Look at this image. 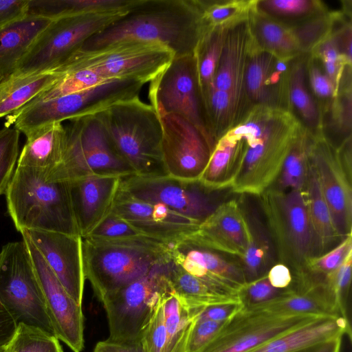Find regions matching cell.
Segmentation results:
<instances>
[{
    "mask_svg": "<svg viewBox=\"0 0 352 352\" xmlns=\"http://www.w3.org/2000/svg\"><path fill=\"white\" fill-rule=\"evenodd\" d=\"M130 8L86 12L54 19L39 35L10 77L56 69L80 50L88 38L122 17Z\"/></svg>",
    "mask_w": 352,
    "mask_h": 352,
    "instance_id": "cell-9",
    "label": "cell"
},
{
    "mask_svg": "<svg viewBox=\"0 0 352 352\" xmlns=\"http://www.w3.org/2000/svg\"><path fill=\"white\" fill-rule=\"evenodd\" d=\"M17 329L14 319L0 303V347L8 346Z\"/></svg>",
    "mask_w": 352,
    "mask_h": 352,
    "instance_id": "cell-58",
    "label": "cell"
},
{
    "mask_svg": "<svg viewBox=\"0 0 352 352\" xmlns=\"http://www.w3.org/2000/svg\"><path fill=\"white\" fill-rule=\"evenodd\" d=\"M302 124L289 111L252 107L228 133L243 144L232 192L259 196L278 179L292 142Z\"/></svg>",
    "mask_w": 352,
    "mask_h": 352,
    "instance_id": "cell-2",
    "label": "cell"
},
{
    "mask_svg": "<svg viewBox=\"0 0 352 352\" xmlns=\"http://www.w3.org/2000/svg\"><path fill=\"white\" fill-rule=\"evenodd\" d=\"M107 81L110 80H106L88 69L65 72L64 75L51 88L41 93L31 101L46 100L58 98Z\"/></svg>",
    "mask_w": 352,
    "mask_h": 352,
    "instance_id": "cell-45",
    "label": "cell"
},
{
    "mask_svg": "<svg viewBox=\"0 0 352 352\" xmlns=\"http://www.w3.org/2000/svg\"><path fill=\"white\" fill-rule=\"evenodd\" d=\"M45 174L44 170L16 166L5 194L16 230L80 235L69 182H50Z\"/></svg>",
    "mask_w": 352,
    "mask_h": 352,
    "instance_id": "cell-3",
    "label": "cell"
},
{
    "mask_svg": "<svg viewBox=\"0 0 352 352\" xmlns=\"http://www.w3.org/2000/svg\"><path fill=\"white\" fill-rule=\"evenodd\" d=\"M251 230L252 240L240 258L247 283L265 274L271 267L272 258L269 239L260 231H254L252 228Z\"/></svg>",
    "mask_w": 352,
    "mask_h": 352,
    "instance_id": "cell-44",
    "label": "cell"
},
{
    "mask_svg": "<svg viewBox=\"0 0 352 352\" xmlns=\"http://www.w3.org/2000/svg\"><path fill=\"white\" fill-rule=\"evenodd\" d=\"M258 197L279 262L292 275L305 271L307 261L314 256V240L304 189L272 186Z\"/></svg>",
    "mask_w": 352,
    "mask_h": 352,
    "instance_id": "cell-7",
    "label": "cell"
},
{
    "mask_svg": "<svg viewBox=\"0 0 352 352\" xmlns=\"http://www.w3.org/2000/svg\"><path fill=\"white\" fill-rule=\"evenodd\" d=\"M8 352H63L59 340L36 327L19 324Z\"/></svg>",
    "mask_w": 352,
    "mask_h": 352,
    "instance_id": "cell-43",
    "label": "cell"
},
{
    "mask_svg": "<svg viewBox=\"0 0 352 352\" xmlns=\"http://www.w3.org/2000/svg\"><path fill=\"white\" fill-rule=\"evenodd\" d=\"M307 79L310 91L322 113L329 107L338 91L324 73L320 61L308 54L306 65Z\"/></svg>",
    "mask_w": 352,
    "mask_h": 352,
    "instance_id": "cell-47",
    "label": "cell"
},
{
    "mask_svg": "<svg viewBox=\"0 0 352 352\" xmlns=\"http://www.w3.org/2000/svg\"><path fill=\"white\" fill-rule=\"evenodd\" d=\"M30 0H0V30L28 14Z\"/></svg>",
    "mask_w": 352,
    "mask_h": 352,
    "instance_id": "cell-54",
    "label": "cell"
},
{
    "mask_svg": "<svg viewBox=\"0 0 352 352\" xmlns=\"http://www.w3.org/2000/svg\"><path fill=\"white\" fill-rule=\"evenodd\" d=\"M157 43L122 41L93 50H78L58 67L65 72L88 69L106 80L133 79L150 82L174 58Z\"/></svg>",
    "mask_w": 352,
    "mask_h": 352,
    "instance_id": "cell-10",
    "label": "cell"
},
{
    "mask_svg": "<svg viewBox=\"0 0 352 352\" xmlns=\"http://www.w3.org/2000/svg\"><path fill=\"white\" fill-rule=\"evenodd\" d=\"M8 346L0 347V352H8Z\"/></svg>",
    "mask_w": 352,
    "mask_h": 352,
    "instance_id": "cell-60",
    "label": "cell"
},
{
    "mask_svg": "<svg viewBox=\"0 0 352 352\" xmlns=\"http://www.w3.org/2000/svg\"><path fill=\"white\" fill-rule=\"evenodd\" d=\"M352 273V250L340 265L325 276V280L332 291L341 316L350 321L348 313V298L350 293Z\"/></svg>",
    "mask_w": 352,
    "mask_h": 352,
    "instance_id": "cell-50",
    "label": "cell"
},
{
    "mask_svg": "<svg viewBox=\"0 0 352 352\" xmlns=\"http://www.w3.org/2000/svg\"><path fill=\"white\" fill-rule=\"evenodd\" d=\"M65 74L54 69L31 75L12 76L0 83V118L23 107L51 88Z\"/></svg>",
    "mask_w": 352,
    "mask_h": 352,
    "instance_id": "cell-33",
    "label": "cell"
},
{
    "mask_svg": "<svg viewBox=\"0 0 352 352\" xmlns=\"http://www.w3.org/2000/svg\"><path fill=\"white\" fill-rule=\"evenodd\" d=\"M342 337H338L318 344L302 352H340Z\"/></svg>",
    "mask_w": 352,
    "mask_h": 352,
    "instance_id": "cell-59",
    "label": "cell"
},
{
    "mask_svg": "<svg viewBox=\"0 0 352 352\" xmlns=\"http://www.w3.org/2000/svg\"><path fill=\"white\" fill-rule=\"evenodd\" d=\"M308 54L291 60L288 76L289 111L314 136L324 134L322 116L307 79Z\"/></svg>",
    "mask_w": 352,
    "mask_h": 352,
    "instance_id": "cell-29",
    "label": "cell"
},
{
    "mask_svg": "<svg viewBox=\"0 0 352 352\" xmlns=\"http://www.w3.org/2000/svg\"><path fill=\"white\" fill-rule=\"evenodd\" d=\"M162 125L161 151L166 175L186 182H197L213 150L189 122L173 114L158 115Z\"/></svg>",
    "mask_w": 352,
    "mask_h": 352,
    "instance_id": "cell-17",
    "label": "cell"
},
{
    "mask_svg": "<svg viewBox=\"0 0 352 352\" xmlns=\"http://www.w3.org/2000/svg\"><path fill=\"white\" fill-rule=\"evenodd\" d=\"M204 32L195 0H135L125 14L88 38L80 50L138 41L160 43L175 56L190 55Z\"/></svg>",
    "mask_w": 352,
    "mask_h": 352,
    "instance_id": "cell-1",
    "label": "cell"
},
{
    "mask_svg": "<svg viewBox=\"0 0 352 352\" xmlns=\"http://www.w3.org/2000/svg\"><path fill=\"white\" fill-rule=\"evenodd\" d=\"M96 115L115 150L135 175H166L161 122L151 104L136 96L116 102Z\"/></svg>",
    "mask_w": 352,
    "mask_h": 352,
    "instance_id": "cell-4",
    "label": "cell"
},
{
    "mask_svg": "<svg viewBox=\"0 0 352 352\" xmlns=\"http://www.w3.org/2000/svg\"><path fill=\"white\" fill-rule=\"evenodd\" d=\"M255 9L287 28L329 10L320 0H256Z\"/></svg>",
    "mask_w": 352,
    "mask_h": 352,
    "instance_id": "cell-37",
    "label": "cell"
},
{
    "mask_svg": "<svg viewBox=\"0 0 352 352\" xmlns=\"http://www.w3.org/2000/svg\"><path fill=\"white\" fill-rule=\"evenodd\" d=\"M53 20L28 14L0 30V83L13 74L33 43Z\"/></svg>",
    "mask_w": 352,
    "mask_h": 352,
    "instance_id": "cell-27",
    "label": "cell"
},
{
    "mask_svg": "<svg viewBox=\"0 0 352 352\" xmlns=\"http://www.w3.org/2000/svg\"><path fill=\"white\" fill-rule=\"evenodd\" d=\"M187 238L199 246L240 259L252 240V233L239 204L232 199L217 205Z\"/></svg>",
    "mask_w": 352,
    "mask_h": 352,
    "instance_id": "cell-21",
    "label": "cell"
},
{
    "mask_svg": "<svg viewBox=\"0 0 352 352\" xmlns=\"http://www.w3.org/2000/svg\"><path fill=\"white\" fill-rule=\"evenodd\" d=\"M227 321L196 319L188 338L186 352H199L217 334Z\"/></svg>",
    "mask_w": 352,
    "mask_h": 352,
    "instance_id": "cell-53",
    "label": "cell"
},
{
    "mask_svg": "<svg viewBox=\"0 0 352 352\" xmlns=\"http://www.w3.org/2000/svg\"><path fill=\"white\" fill-rule=\"evenodd\" d=\"M135 0H30L28 14L56 19L91 12L129 8Z\"/></svg>",
    "mask_w": 352,
    "mask_h": 352,
    "instance_id": "cell-36",
    "label": "cell"
},
{
    "mask_svg": "<svg viewBox=\"0 0 352 352\" xmlns=\"http://www.w3.org/2000/svg\"><path fill=\"white\" fill-rule=\"evenodd\" d=\"M304 190L314 240V256H317L335 247L341 240L315 173L310 165Z\"/></svg>",
    "mask_w": 352,
    "mask_h": 352,
    "instance_id": "cell-31",
    "label": "cell"
},
{
    "mask_svg": "<svg viewBox=\"0 0 352 352\" xmlns=\"http://www.w3.org/2000/svg\"><path fill=\"white\" fill-rule=\"evenodd\" d=\"M168 293L160 297L151 311V316L144 327L140 342L144 352H165L166 333L164 316V300Z\"/></svg>",
    "mask_w": 352,
    "mask_h": 352,
    "instance_id": "cell-46",
    "label": "cell"
},
{
    "mask_svg": "<svg viewBox=\"0 0 352 352\" xmlns=\"http://www.w3.org/2000/svg\"><path fill=\"white\" fill-rule=\"evenodd\" d=\"M20 131L5 126L0 130V195L6 194L14 173Z\"/></svg>",
    "mask_w": 352,
    "mask_h": 352,
    "instance_id": "cell-49",
    "label": "cell"
},
{
    "mask_svg": "<svg viewBox=\"0 0 352 352\" xmlns=\"http://www.w3.org/2000/svg\"><path fill=\"white\" fill-rule=\"evenodd\" d=\"M251 45L248 19L226 30L213 86L229 91L250 108L245 91V74Z\"/></svg>",
    "mask_w": 352,
    "mask_h": 352,
    "instance_id": "cell-25",
    "label": "cell"
},
{
    "mask_svg": "<svg viewBox=\"0 0 352 352\" xmlns=\"http://www.w3.org/2000/svg\"><path fill=\"white\" fill-rule=\"evenodd\" d=\"M345 334L351 339V322L346 318L319 317L272 338L250 352H302Z\"/></svg>",
    "mask_w": 352,
    "mask_h": 352,
    "instance_id": "cell-26",
    "label": "cell"
},
{
    "mask_svg": "<svg viewBox=\"0 0 352 352\" xmlns=\"http://www.w3.org/2000/svg\"><path fill=\"white\" fill-rule=\"evenodd\" d=\"M292 60L260 50L252 40L245 74V91L251 107L265 106L289 111L288 76Z\"/></svg>",
    "mask_w": 352,
    "mask_h": 352,
    "instance_id": "cell-22",
    "label": "cell"
},
{
    "mask_svg": "<svg viewBox=\"0 0 352 352\" xmlns=\"http://www.w3.org/2000/svg\"><path fill=\"white\" fill-rule=\"evenodd\" d=\"M199 246L187 236L171 245L170 260L188 274L224 292L238 294L247 283L240 261Z\"/></svg>",
    "mask_w": 352,
    "mask_h": 352,
    "instance_id": "cell-23",
    "label": "cell"
},
{
    "mask_svg": "<svg viewBox=\"0 0 352 352\" xmlns=\"http://www.w3.org/2000/svg\"><path fill=\"white\" fill-rule=\"evenodd\" d=\"M242 153L241 140L227 132L217 141L199 182L212 192L230 188Z\"/></svg>",
    "mask_w": 352,
    "mask_h": 352,
    "instance_id": "cell-32",
    "label": "cell"
},
{
    "mask_svg": "<svg viewBox=\"0 0 352 352\" xmlns=\"http://www.w3.org/2000/svg\"><path fill=\"white\" fill-rule=\"evenodd\" d=\"M25 136L18 166L44 170L47 174L60 165L66 146L65 128L62 122L37 129Z\"/></svg>",
    "mask_w": 352,
    "mask_h": 352,
    "instance_id": "cell-28",
    "label": "cell"
},
{
    "mask_svg": "<svg viewBox=\"0 0 352 352\" xmlns=\"http://www.w3.org/2000/svg\"><path fill=\"white\" fill-rule=\"evenodd\" d=\"M83 239L99 243L135 245H147L160 241L144 235L112 212Z\"/></svg>",
    "mask_w": 352,
    "mask_h": 352,
    "instance_id": "cell-41",
    "label": "cell"
},
{
    "mask_svg": "<svg viewBox=\"0 0 352 352\" xmlns=\"http://www.w3.org/2000/svg\"><path fill=\"white\" fill-rule=\"evenodd\" d=\"M242 308L239 302L213 305L205 307L197 319L224 322L235 316Z\"/></svg>",
    "mask_w": 352,
    "mask_h": 352,
    "instance_id": "cell-55",
    "label": "cell"
},
{
    "mask_svg": "<svg viewBox=\"0 0 352 352\" xmlns=\"http://www.w3.org/2000/svg\"><path fill=\"white\" fill-rule=\"evenodd\" d=\"M93 352H144L140 340L118 342L107 338L96 343Z\"/></svg>",
    "mask_w": 352,
    "mask_h": 352,
    "instance_id": "cell-57",
    "label": "cell"
},
{
    "mask_svg": "<svg viewBox=\"0 0 352 352\" xmlns=\"http://www.w3.org/2000/svg\"><path fill=\"white\" fill-rule=\"evenodd\" d=\"M351 250L352 234L347 235L335 247L322 255L310 257L307 261L305 270L312 274L325 277L340 265Z\"/></svg>",
    "mask_w": 352,
    "mask_h": 352,
    "instance_id": "cell-51",
    "label": "cell"
},
{
    "mask_svg": "<svg viewBox=\"0 0 352 352\" xmlns=\"http://www.w3.org/2000/svg\"><path fill=\"white\" fill-rule=\"evenodd\" d=\"M289 288L279 289L274 287L270 284L266 273L254 280L246 283L239 290L238 297L242 309H245L277 298L285 294Z\"/></svg>",
    "mask_w": 352,
    "mask_h": 352,
    "instance_id": "cell-52",
    "label": "cell"
},
{
    "mask_svg": "<svg viewBox=\"0 0 352 352\" xmlns=\"http://www.w3.org/2000/svg\"><path fill=\"white\" fill-rule=\"evenodd\" d=\"M41 285L55 336L73 352L85 346L82 305L67 292L29 237L21 233Z\"/></svg>",
    "mask_w": 352,
    "mask_h": 352,
    "instance_id": "cell-18",
    "label": "cell"
},
{
    "mask_svg": "<svg viewBox=\"0 0 352 352\" xmlns=\"http://www.w3.org/2000/svg\"><path fill=\"white\" fill-rule=\"evenodd\" d=\"M248 23L254 45L278 58L292 60L302 54L290 29L258 12L255 8Z\"/></svg>",
    "mask_w": 352,
    "mask_h": 352,
    "instance_id": "cell-34",
    "label": "cell"
},
{
    "mask_svg": "<svg viewBox=\"0 0 352 352\" xmlns=\"http://www.w3.org/2000/svg\"><path fill=\"white\" fill-rule=\"evenodd\" d=\"M168 276L173 291L180 304L188 310H201L221 303L239 302L238 294L221 290L188 274L171 260Z\"/></svg>",
    "mask_w": 352,
    "mask_h": 352,
    "instance_id": "cell-30",
    "label": "cell"
},
{
    "mask_svg": "<svg viewBox=\"0 0 352 352\" xmlns=\"http://www.w3.org/2000/svg\"><path fill=\"white\" fill-rule=\"evenodd\" d=\"M169 261L102 299L109 339L118 342L140 340L142 331L160 297L173 293L168 276Z\"/></svg>",
    "mask_w": 352,
    "mask_h": 352,
    "instance_id": "cell-12",
    "label": "cell"
},
{
    "mask_svg": "<svg viewBox=\"0 0 352 352\" xmlns=\"http://www.w3.org/2000/svg\"><path fill=\"white\" fill-rule=\"evenodd\" d=\"M270 284L275 288L285 289L289 288L293 282V275L289 267L282 263L270 267L267 272Z\"/></svg>",
    "mask_w": 352,
    "mask_h": 352,
    "instance_id": "cell-56",
    "label": "cell"
},
{
    "mask_svg": "<svg viewBox=\"0 0 352 352\" xmlns=\"http://www.w3.org/2000/svg\"><path fill=\"white\" fill-rule=\"evenodd\" d=\"M319 317L323 316H278L241 309L199 352H250Z\"/></svg>",
    "mask_w": 352,
    "mask_h": 352,
    "instance_id": "cell-15",
    "label": "cell"
},
{
    "mask_svg": "<svg viewBox=\"0 0 352 352\" xmlns=\"http://www.w3.org/2000/svg\"><path fill=\"white\" fill-rule=\"evenodd\" d=\"M65 128L64 157L58 166L45 174L47 181H71L89 175L134 174L115 150L96 114L69 120Z\"/></svg>",
    "mask_w": 352,
    "mask_h": 352,
    "instance_id": "cell-8",
    "label": "cell"
},
{
    "mask_svg": "<svg viewBox=\"0 0 352 352\" xmlns=\"http://www.w3.org/2000/svg\"><path fill=\"white\" fill-rule=\"evenodd\" d=\"M164 316L166 333L165 352H186L196 318L180 304L173 294H169L165 298Z\"/></svg>",
    "mask_w": 352,
    "mask_h": 352,
    "instance_id": "cell-40",
    "label": "cell"
},
{
    "mask_svg": "<svg viewBox=\"0 0 352 352\" xmlns=\"http://www.w3.org/2000/svg\"><path fill=\"white\" fill-rule=\"evenodd\" d=\"M120 188L147 201L164 204L173 211L199 223L217 207L212 191L199 181L186 182L166 175H129L121 179Z\"/></svg>",
    "mask_w": 352,
    "mask_h": 352,
    "instance_id": "cell-14",
    "label": "cell"
},
{
    "mask_svg": "<svg viewBox=\"0 0 352 352\" xmlns=\"http://www.w3.org/2000/svg\"><path fill=\"white\" fill-rule=\"evenodd\" d=\"M20 232L29 237L67 292L82 305L86 279L81 236L33 230Z\"/></svg>",
    "mask_w": 352,
    "mask_h": 352,
    "instance_id": "cell-20",
    "label": "cell"
},
{
    "mask_svg": "<svg viewBox=\"0 0 352 352\" xmlns=\"http://www.w3.org/2000/svg\"><path fill=\"white\" fill-rule=\"evenodd\" d=\"M226 30L214 29L206 31L199 41L193 54L204 102L214 86Z\"/></svg>",
    "mask_w": 352,
    "mask_h": 352,
    "instance_id": "cell-39",
    "label": "cell"
},
{
    "mask_svg": "<svg viewBox=\"0 0 352 352\" xmlns=\"http://www.w3.org/2000/svg\"><path fill=\"white\" fill-rule=\"evenodd\" d=\"M111 212L144 235L169 245L194 233L199 224L164 204L137 198L120 187Z\"/></svg>",
    "mask_w": 352,
    "mask_h": 352,
    "instance_id": "cell-19",
    "label": "cell"
},
{
    "mask_svg": "<svg viewBox=\"0 0 352 352\" xmlns=\"http://www.w3.org/2000/svg\"><path fill=\"white\" fill-rule=\"evenodd\" d=\"M344 10H328L297 25L289 28L302 54H309L331 34Z\"/></svg>",
    "mask_w": 352,
    "mask_h": 352,
    "instance_id": "cell-42",
    "label": "cell"
},
{
    "mask_svg": "<svg viewBox=\"0 0 352 352\" xmlns=\"http://www.w3.org/2000/svg\"><path fill=\"white\" fill-rule=\"evenodd\" d=\"M314 139V135L301 125L292 142L281 172L272 186L281 190L304 189Z\"/></svg>",
    "mask_w": 352,
    "mask_h": 352,
    "instance_id": "cell-35",
    "label": "cell"
},
{
    "mask_svg": "<svg viewBox=\"0 0 352 352\" xmlns=\"http://www.w3.org/2000/svg\"><path fill=\"white\" fill-rule=\"evenodd\" d=\"M171 245L99 243L82 238L85 279L101 302L110 293L170 259Z\"/></svg>",
    "mask_w": 352,
    "mask_h": 352,
    "instance_id": "cell-5",
    "label": "cell"
},
{
    "mask_svg": "<svg viewBox=\"0 0 352 352\" xmlns=\"http://www.w3.org/2000/svg\"><path fill=\"white\" fill-rule=\"evenodd\" d=\"M144 85L133 79L113 80L58 98L30 101L8 116L5 125L13 124L26 135L53 123L95 115L116 102L139 96Z\"/></svg>",
    "mask_w": 352,
    "mask_h": 352,
    "instance_id": "cell-6",
    "label": "cell"
},
{
    "mask_svg": "<svg viewBox=\"0 0 352 352\" xmlns=\"http://www.w3.org/2000/svg\"><path fill=\"white\" fill-rule=\"evenodd\" d=\"M122 177L89 175L68 181L79 233L88 235L111 212Z\"/></svg>",
    "mask_w": 352,
    "mask_h": 352,
    "instance_id": "cell-24",
    "label": "cell"
},
{
    "mask_svg": "<svg viewBox=\"0 0 352 352\" xmlns=\"http://www.w3.org/2000/svg\"><path fill=\"white\" fill-rule=\"evenodd\" d=\"M205 32L227 30L246 21L255 8L256 0H195Z\"/></svg>",
    "mask_w": 352,
    "mask_h": 352,
    "instance_id": "cell-38",
    "label": "cell"
},
{
    "mask_svg": "<svg viewBox=\"0 0 352 352\" xmlns=\"http://www.w3.org/2000/svg\"><path fill=\"white\" fill-rule=\"evenodd\" d=\"M309 165L342 240L352 234V176L343 166L337 146L324 134L314 136Z\"/></svg>",
    "mask_w": 352,
    "mask_h": 352,
    "instance_id": "cell-16",
    "label": "cell"
},
{
    "mask_svg": "<svg viewBox=\"0 0 352 352\" xmlns=\"http://www.w3.org/2000/svg\"><path fill=\"white\" fill-rule=\"evenodd\" d=\"M150 104L158 115L173 114L192 124L214 148L193 54L174 56L149 82Z\"/></svg>",
    "mask_w": 352,
    "mask_h": 352,
    "instance_id": "cell-13",
    "label": "cell"
},
{
    "mask_svg": "<svg viewBox=\"0 0 352 352\" xmlns=\"http://www.w3.org/2000/svg\"><path fill=\"white\" fill-rule=\"evenodd\" d=\"M309 54L320 61L324 73L333 82L338 92L344 71L346 67L351 66V63L340 54L332 36L330 34Z\"/></svg>",
    "mask_w": 352,
    "mask_h": 352,
    "instance_id": "cell-48",
    "label": "cell"
},
{
    "mask_svg": "<svg viewBox=\"0 0 352 352\" xmlns=\"http://www.w3.org/2000/svg\"><path fill=\"white\" fill-rule=\"evenodd\" d=\"M0 303L17 326L23 324L55 336L44 296L23 240L10 242L0 251Z\"/></svg>",
    "mask_w": 352,
    "mask_h": 352,
    "instance_id": "cell-11",
    "label": "cell"
}]
</instances>
